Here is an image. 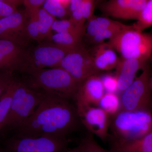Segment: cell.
Returning a JSON list of instances; mask_svg holds the SVG:
<instances>
[{"instance_id":"1","label":"cell","mask_w":152,"mask_h":152,"mask_svg":"<svg viewBox=\"0 0 152 152\" xmlns=\"http://www.w3.org/2000/svg\"><path fill=\"white\" fill-rule=\"evenodd\" d=\"M71 102L47 95L33 115L10 136L67 137L82 124L75 104Z\"/></svg>"},{"instance_id":"2","label":"cell","mask_w":152,"mask_h":152,"mask_svg":"<svg viewBox=\"0 0 152 152\" xmlns=\"http://www.w3.org/2000/svg\"><path fill=\"white\" fill-rule=\"evenodd\" d=\"M22 79L31 88L47 95L75 100L80 84L61 67L28 69L22 72Z\"/></svg>"},{"instance_id":"3","label":"cell","mask_w":152,"mask_h":152,"mask_svg":"<svg viewBox=\"0 0 152 152\" xmlns=\"http://www.w3.org/2000/svg\"><path fill=\"white\" fill-rule=\"evenodd\" d=\"M47 95L18 78L8 115L0 131V140L12 135L20 127Z\"/></svg>"},{"instance_id":"4","label":"cell","mask_w":152,"mask_h":152,"mask_svg":"<svg viewBox=\"0 0 152 152\" xmlns=\"http://www.w3.org/2000/svg\"><path fill=\"white\" fill-rule=\"evenodd\" d=\"M152 129V112L120 109L110 116V130L113 141L134 140L142 137Z\"/></svg>"},{"instance_id":"5","label":"cell","mask_w":152,"mask_h":152,"mask_svg":"<svg viewBox=\"0 0 152 152\" xmlns=\"http://www.w3.org/2000/svg\"><path fill=\"white\" fill-rule=\"evenodd\" d=\"M108 42L123 58L148 61L152 54V33L138 31L132 26H128Z\"/></svg>"},{"instance_id":"6","label":"cell","mask_w":152,"mask_h":152,"mask_svg":"<svg viewBox=\"0 0 152 152\" xmlns=\"http://www.w3.org/2000/svg\"><path fill=\"white\" fill-rule=\"evenodd\" d=\"M2 140L7 152H64L68 144L67 137L48 136H12Z\"/></svg>"},{"instance_id":"7","label":"cell","mask_w":152,"mask_h":152,"mask_svg":"<svg viewBox=\"0 0 152 152\" xmlns=\"http://www.w3.org/2000/svg\"><path fill=\"white\" fill-rule=\"evenodd\" d=\"M120 96L121 110L152 112V92L150 84V70L148 64Z\"/></svg>"},{"instance_id":"8","label":"cell","mask_w":152,"mask_h":152,"mask_svg":"<svg viewBox=\"0 0 152 152\" xmlns=\"http://www.w3.org/2000/svg\"><path fill=\"white\" fill-rule=\"evenodd\" d=\"M67 72L79 83L90 76L99 75L91 53L81 45L66 55L59 66Z\"/></svg>"},{"instance_id":"9","label":"cell","mask_w":152,"mask_h":152,"mask_svg":"<svg viewBox=\"0 0 152 152\" xmlns=\"http://www.w3.org/2000/svg\"><path fill=\"white\" fill-rule=\"evenodd\" d=\"M73 49L53 42L39 45L31 51H28L26 64L22 72L28 69L58 67L66 55Z\"/></svg>"},{"instance_id":"10","label":"cell","mask_w":152,"mask_h":152,"mask_svg":"<svg viewBox=\"0 0 152 152\" xmlns=\"http://www.w3.org/2000/svg\"><path fill=\"white\" fill-rule=\"evenodd\" d=\"M28 55L24 47L11 41L0 39V73H21L26 67Z\"/></svg>"},{"instance_id":"11","label":"cell","mask_w":152,"mask_h":152,"mask_svg":"<svg viewBox=\"0 0 152 152\" xmlns=\"http://www.w3.org/2000/svg\"><path fill=\"white\" fill-rule=\"evenodd\" d=\"M82 124L89 132L102 140L108 138L110 115L99 107L91 106L77 110Z\"/></svg>"},{"instance_id":"12","label":"cell","mask_w":152,"mask_h":152,"mask_svg":"<svg viewBox=\"0 0 152 152\" xmlns=\"http://www.w3.org/2000/svg\"><path fill=\"white\" fill-rule=\"evenodd\" d=\"M26 14L17 11L0 19V39L14 42L24 47L30 39L26 31Z\"/></svg>"},{"instance_id":"13","label":"cell","mask_w":152,"mask_h":152,"mask_svg":"<svg viewBox=\"0 0 152 152\" xmlns=\"http://www.w3.org/2000/svg\"><path fill=\"white\" fill-rule=\"evenodd\" d=\"M148 0H108L102 4L101 11L116 19L137 20Z\"/></svg>"},{"instance_id":"14","label":"cell","mask_w":152,"mask_h":152,"mask_svg":"<svg viewBox=\"0 0 152 152\" xmlns=\"http://www.w3.org/2000/svg\"><path fill=\"white\" fill-rule=\"evenodd\" d=\"M105 93L101 77L90 76L80 83L76 94L74 102L77 110L98 106Z\"/></svg>"},{"instance_id":"15","label":"cell","mask_w":152,"mask_h":152,"mask_svg":"<svg viewBox=\"0 0 152 152\" xmlns=\"http://www.w3.org/2000/svg\"><path fill=\"white\" fill-rule=\"evenodd\" d=\"M148 61L124 59L120 58L115 68V76L118 81V91L122 92L130 86L135 79L137 73L142 69Z\"/></svg>"},{"instance_id":"16","label":"cell","mask_w":152,"mask_h":152,"mask_svg":"<svg viewBox=\"0 0 152 152\" xmlns=\"http://www.w3.org/2000/svg\"><path fill=\"white\" fill-rule=\"evenodd\" d=\"M116 53L108 42H104L97 45L91 54L95 67L101 72L115 69L120 59Z\"/></svg>"},{"instance_id":"17","label":"cell","mask_w":152,"mask_h":152,"mask_svg":"<svg viewBox=\"0 0 152 152\" xmlns=\"http://www.w3.org/2000/svg\"><path fill=\"white\" fill-rule=\"evenodd\" d=\"M110 152H152V129L137 140L128 141H113Z\"/></svg>"},{"instance_id":"18","label":"cell","mask_w":152,"mask_h":152,"mask_svg":"<svg viewBox=\"0 0 152 152\" xmlns=\"http://www.w3.org/2000/svg\"><path fill=\"white\" fill-rule=\"evenodd\" d=\"M120 23L119 22L106 17L93 16L88 20L85 32L87 36L91 39L102 31L119 24Z\"/></svg>"},{"instance_id":"19","label":"cell","mask_w":152,"mask_h":152,"mask_svg":"<svg viewBox=\"0 0 152 152\" xmlns=\"http://www.w3.org/2000/svg\"><path fill=\"white\" fill-rule=\"evenodd\" d=\"M83 34L73 32L56 33L50 39L52 42L69 49L75 48L81 45Z\"/></svg>"},{"instance_id":"20","label":"cell","mask_w":152,"mask_h":152,"mask_svg":"<svg viewBox=\"0 0 152 152\" xmlns=\"http://www.w3.org/2000/svg\"><path fill=\"white\" fill-rule=\"evenodd\" d=\"M18 80L15 76L7 89L0 98V131L8 115Z\"/></svg>"},{"instance_id":"21","label":"cell","mask_w":152,"mask_h":152,"mask_svg":"<svg viewBox=\"0 0 152 152\" xmlns=\"http://www.w3.org/2000/svg\"><path fill=\"white\" fill-rule=\"evenodd\" d=\"M98 106L110 115H113L121 109L120 97L116 93H105Z\"/></svg>"},{"instance_id":"22","label":"cell","mask_w":152,"mask_h":152,"mask_svg":"<svg viewBox=\"0 0 152 152\" xmlns=\"http://www.w3.org/2000/svg\"><path fill=\"white\" fill-rule=\"evenodd\" d=\"M37 15L40 28L41 40L47 38L50 39L52 35V26L56 20L54 17L43 8H40L37 10Z\"/></svg>"},{"instance_id":"23","label":"cell","mask_w":152,"mask_h":152,"mask_svg":"<svg viewBox=\"0 0 152 152\" xmlns=\"http://www.w3.org/2000/svg\"><path fill=\"white\" fill-rule=\"evenodd\" d=\"M37 10L26 12L27 20L26 23V31L30 39L41 41L40 28L38 20Z\"/></svg>"},{"instance_id":"24","label":"cell","mask_w":152,"mask_h":152,"mask_svg":"<svg viewBox=\"0 0 152 152\" xmlns=\"http://www.w3.org/2000/svg\"><path fill=\"white\" fill-rule=\"evenodd\" d=\"M132 26L141 31L152 27V0H148L139 18Z\"/></svg>"},{"instance_id":"25","label":"cell","mask_w":152,"mask_h":152,"mask_svg":"<svg viewBox=\"0 0 152 152\" xmlns=\"http://www.w3.org/2000/svg\"><path fill=\"white\" fill-rule=\"evenodd\" d=\"M52 31L56 33L73 32L84 35L85 28L80 27L69 20H55Z\"/></svg>"},{"instance_id":"26","label":"cell","mask_w":152,"mask_h":152,"mask_svg":"<svg viewBox=\"0 0 152 152\" xmlns=\"http://www.w3.org/2000/svg\"><path fill=\"white\" fill-rule=\"evenodd\" d=\"M127 26L128 25L120 23L119 24L102 31L91 38L90 40L93 43L96 45L102 43L104 42L106 40L108 39L109 40Z\"/></svg>"},{"instance_id":"27","label":"cell","mask_w":152,"mask_h":152,"mask_svg":"<svg viewBox=\"0 0 152 152\" xmlns=\"http://www.w3.org/2000/svg\"><path fill=\"white\" fill-rule=\"evenodd\" d=\"M43 8L54 18H63L66 15L65 7L57 0H46Z\"/></svg>"},{"instance_id":"28","label":"cell","mask_w":152,"mask_h":152,"mask_svg":"<svg viewBox=\"0 0 152 152\" xmlns=\"http://www.w3.org/2000/svg\"><path fill=\"white\" fill-rule=\"evenodd\" d=\"M84 152H110L105 150L96 141L92 134L89 132L81 142Z\"/></svg>"},{"instance_id":"29","label":"cell","mask_w":152,"mask_h":152,"mask_svg":"<svg viewBox=\"0 0 152 152\" xmlns=\"http://www.w3.org/2000/svg\"><path fill=\"white\" fill-rule=\"evenodd\" d=\"M106 93H116L118 91V81L115 76L107 74L101 77Z\"/></svg>"},{"instance_id":"30","label":"cell","mask_w":152,"mask_h":152,"mask_svg":"<svg viewBox=\"0 0 152 152\" xmlns=\"http://www.w3.org/2000/svg\"><path fill=\"white\" fill-rule=\"evenodd\" d=\"M15 77V73L13 72H4L0 73V98L7 89Z\"/></svg>"},{"instance_id":"31","label":"cell","mask_w":152,"mask_h":152,"mask_svg":"<svg viewBox=\"0 0 152 152\" xmlns=\"http://www.w3.org/2000/svg\"><path fill=\"white\" fill-rule=\"evenodd\" d=\"M94 2V0H83L80 9L84 18L86 20L93 16Z\"/></svg>"},{"instance_id":"32","label":"cell","mask_w":152,"mask_h":152,"mask_svg":"<svg viewBox=\"0 0 152 152\" xmlns=\"http://www.w3.org/2000/svg\"><path fill=\"white\" fill-rule=\"evenodd\" d=\"M70 19L74 23L80 27L83 28H86L85 22L86 20L83 16L80 7L71 13V17Z\"/></svg>"},{"instance_id":"33","label":"cell","mask_w":152,"mask_h":152,"mask_svg":"<svg viewBox=\"0 0 152 152\" xmlns=\"http://www.w3.org/2000/svg\"><path fill=\"white\" fill-rule=\"evenodd\" d=\"M46 0H23L26 12H31L39 8Z\"/></svg>"},{"instance_id":"34","label":"cell","mask_w":152,"mask_h":152,"mask_svg":"<svg viewBox=\"0 0 152 152\" xmlns=\"http://www.w3.org/2000/svg\"><path fill=\"white\" fill-rule=\"evenodd\" d=\"M17 11V9L0 1V19L7 16Z\"/></svg>"},{"instance_id":"35","label":"cell","mask_w":152,"mask_h":152,"mask_svg":"<svg viewBox=\"0 0 152 152\" xmlns=\"http://www.w3.org/2000/svg\"><path fill=\"white\" fill-rule=\"evenodd\" d=\"M83 0H70L69 3V9L71 13L79 8L81 5Z\"/></svg>"},{"instance_id":"36","label":"cell","mask_w":152,"mask_h":152,"mask_svg":"<svg viewBox=\"0 0 152 152\" xmlns=\"http://www.w3.org/2000/svg\"><path fill=\"white\" fill-rule=\"evenodd\" d=\"M0 1L15 9L23 3V0H0Z\"/></svg>"},{"instance_id":"37","label":"cell","mask_w":152,"mask_h":152,"mask_svg":"<svg viewBox=\"0 0 152 152\" xmlns=\"http://www.w3.org/2000/svg\"><path fill=\"white\" fill-rule=\"evenodd\" d=\"M64 152H84L83 148L81 144H80L77 146L71 149H67Z\"/></svg>"},{"instance_id":"38","label":"cell","mask_w":152,"mask_h":152,"mask_svg":"<svg viewBox=\"0 0 152 152\" xmlns=\"http://www.w3.org/2000/svg\"><path fill=\"white\" fill-rule=\"evenodd\" d=\"M57 1H59L63 6L66 7V6L69 5V3L70 0H57Z\"/></svg>"},{"instance_id":"39","label":"cell","mask_w":152,"mask_h":152,"mask_svg":"<svg viewBox=\"0 0 152 152\" xmlns=\"http://www.w3.org/2000/svg\"><path fill=\"white\" fill-rule=\"evenodd\" d=\"M150 86H151V89L152 92V70L151 73L150 72Z\"/></svg>"},{"instance_id":"40","label":"cell","mask_w":152,"mask_h":152,"mask_svg":"<svg viewBox=\"0 0 152 152\" xmlns=\"http://www.w3.org/2000/svg\"><path fill=\"white\" fill-rule=\"evenodd\" d=\"M0 152H7L5 150H4V148H1L0 147Z\"/></svg>"},{"instance_id":"41","label":"cell","mask_w":152,"mask_h":152,"mask_svg":"<svg viewBox=\"0 0 152 152\" xmlns=\"http://www.w3.org/2000/svg\"><path fill=\"white\" fill-rule=\"evenodd\" d=\"M83 151H84V150H83Z\"/></svg>"}]
</instances>
